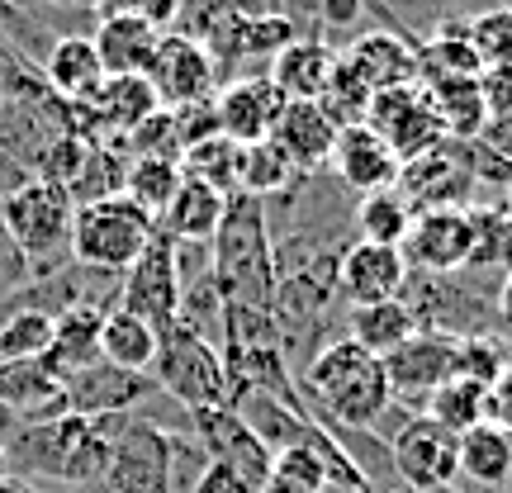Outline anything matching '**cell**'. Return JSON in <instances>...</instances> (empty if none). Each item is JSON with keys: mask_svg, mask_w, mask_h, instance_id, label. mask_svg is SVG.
<instances>
[{"mask_svg": "<svg viewBox=\"0 0 512 493\" xmlns=\"http://www.w3.org/2000/svg\"><path fill=\"white\" fill-rule=\"evenodd\" d=\"M152 380L166 399H176L185 413L195 408H223L233 403V380H228V366L214 342H204L200 332L171 323L162 332V347H157V361H152Z\"/></svg>", "mask_w": 512, "mask_h": 493, "instance_id": "obj_6", "label": "cell"}, {"mask_svg": "<svg viewBox=\"0 0 512 493\" xmlns=\"http://www.w3.org/2000/svg\"><path fill=\"white\" fill-rule=\"evenodd\" d=\"M498 209L512 219V176H508V185H503V195H498Z\"/></svg>", "mask_w": 512, "mask_h": 493, "instance_id": "obj_54", "label": "cell"}, {"mask_svg": "<svg viewBox=\"0 0 512 493\" xmlns=\"http://www.w3.org/2000/svg\"><path fill=\"white\" fill-rule=\"evenodd\" d=\"M110 309H91V304H72L53 318V347H48V366L72 380L76 370H86L100 361V323H105Z\"/></svg>", "mask_w": 512, "mask_h": 493, "instance_id": "obj_29", "label": "cell"}, {"mask_svg": "<svg viewBox=\"0 0 512 493\" xmlns=\"http://www.w3.org/2000/svg\"><path fill=\"white\" fill-rule=\"evenodd\" d=\"M494 318L498 328H512V271L498 280V294H494Z\"/></svg>", "mask_w": 512, "mask_h": 493, "instance_id": "obj_50", "label": "cell"}, {"mask_svg": "<svg viewBox=\"0 0 512 493\" xmlns=\"http://www.w3.org/2000/svg\"><path fill=\"white\" fill-rule=\"evenodd\" d=\"M181 171L190 176V181H204L214 185L219 195H238V181H242V147L228 143L223 133H209V138H200V143H190L181 152Z\"/></svg>", "mask_w": 512, "mask_h": 493, "instance_id": "obj_35", "label": "cell"}, {"mask_svg": "<svg viewBox=\"0 0 512 493\" xmlns=\"http://www.w3.org/2000/svg\"><path fill=\"white\" fill-rule=\"evenodd\" d=\"M503 366H508V342H503L498 332H475V337H460L456 342V375L460 380H475L489 389Z\"/></svg>", "mask_w": 512, "mask_h": 493, "instance_id": "obj_44", "label": "cell"}, {"mask_svg": "<svg viewBox=\"0 0 512 493\" xmlns=\"http://www.w3.org/2000/svg\"><path fill=\"white\" fill-rule=\"evenodd\" d=\"M403 285H408V261H403L399 247L356 238L337 256V299H347L351 309L403 299Z\"/></svg>", "mask_w": 512, "mask_h": 493, "instance_id": "obj_18", "label": "cell"}, {"mask_svg": "<svg viewBox=\"0 0 512 493\" xmlns=\"http://www.w3.org/2000/svg\"><path fill=\"white\" fill-rule=\"evenodd\" d=\"M271 479L294 484V489H304V493H323L328 489V465L313 456V451H304V446H290V451H275L271 456Z\"/></svg>", "mask_w": 512, "mask_h": 493, "instance_id": "obj_45", "label": "cell"}, {"mask_svg": "<svg viewBox=\"0 0 512 493\" xmlns=\"http://www.w3.org/2000/svg\"><path fill=\"white\" fill-rule=\"evenodd\" d=\"M0 408L15 427L67 413V380L48 361H0Z\"/></svg>", "mask_w": 512, "mask_h": 493, "instance_id": "obj_21", "label": "cell"}, {"mask_svg": "<svg viewBox=\"0 0 512 493\" xmlns=\"http://www.w3.org/2000/svg\"><path fill=\"white\" fill-rule=\"evenodd\" d=\"M86 105L95 110L100 128H110L119 138L138 133L152 114L162 110V105H157V91L147 86V76H105V86H100Z\"/></svg>", "mask_w": 512, "mask_h": 493, "instance_id": "obj_31", "label": "cell"}, {"mask_svg": "<svg viewBox=\"0 0 512 493\" xmlns=\"http://www.w3.org/2000/svg\"><path fill=\"white\" fill-rule=\"evenodd\" d=\"M271 143L290 157L299 176H313V171H328L337 128H332L328 114L318 110V100H285V110H280V119L271 128Z\"/></svg>", "mask_w": 512, "mask_h": 493, "instance_id": "obj_22", "label": "cell"}, {"mask_svg": "<svg viewBox=\"0 0 512 493\" xmlns=\"http://www.w3.org/2000/svg\"><path fill=\"white\" fill-rule=\"evenodd\" d=\"M484 422L512 432V361L498 370V380L484 389Z\"/></svg>", "mask_w": 512, "mask_h": 493, "instance_id": "obj_46", "label": "cell"}, {"mask_svg": "<svg viewBox=\"0 0 512 493\" xmlns=\"http://www.w3.org/2000/svg\"><path fill=\"white\" fill-rule=\"evenodd\" d=\"M299 384V399L318 422L328 427H361L375 432L380 418L394 408V389L384 375V361L370 356L366 347H356L351 337L323 342L313 351L304 370L294 375Z\"/></svg>", "mask_w": 512, "mask_h": 493, "instance_id": "obj_1", "label": "cell"}, {"mask_svg": "<svg viewBox=\"0 0 512 493\" xmlns=\"http://www.w3.org/2000/svg\"><path fill=\"white\" fill-rule=\"evenodd\" d=\"M157 238V219L138 209L128 195H110L95 204H76L72 219V261L95 275H124L147 242Z\"/></svg>", "mask_w": 512, "mask_h": 493, "instance_id": "obj_5", "label": "cell"}, {"mask_svg": "<svg viewBox=\"0 0 512 493\" xmlns=\"http://www.w3.org/2000/svg\"><path fill=\"white\" fill-rule=\"evenodd\" d=\"M323 493H370V489H361V484H328Z\"/></svg>", "mask_w": 512, "mask_h": 493, "instance_id": "obj_55", "label": "cell"}, {"mask_svg": "<svg viewBox=\"0 0 512 493\" xmlns=\"http://www.w3.org/2000/svg\"><path fill=\"white\" fill-rule=\"evenodd\" d=\"M399 157L389 152L375 128L356 124V128H342L337 143H332V157H328V171L337 176V185H347L351 195H375V190H394L399 185Z\"/></svg>", "mask_w": 512, "mask_h": 493, "instance_id": "obj_20", "label": "cell"}, {"mask_svg": "<svg viewBox=\"0 0 512 493\" xmlns=\"http://www.w3.org/2000/svg\"><path fill=\"white\" fill-rule=\"evenodd\" d=\"M479 143L489 147V152H498V157L512 166V110L489 114V124H484V133H479Z\"/></svg>", "mask_w": 512, "mask_h": 493, "instance_id": "obj_49", "label": "cell"}, {"mask_svg": "<svg viewBox=\"0 0 512 493\" xmlns=\"http://www.w3.org/2000/svg\"><path fill=\"white\" fill-rule=\"evenodd\" d=\"M399 190L413 214L427 209H470L475 200V176H470V143L460 138H441V147H432L427 157L399 166Z\"/></svg>", "mask_w": 512, "mask_h": 493, "instance_id": "obj_10", "label": "cell"}, {"mask_svg": "<svg viewBox=\"0 0 512 493\" xmlns=\"http://www.w3.org/2000/svg\"><path fill=\"white\" fill-rule=\"evenodd\" d=\"M0 475H10V470H5V437H0Z\"/></svg>", "mask_w": 512, "mask_h": 493, "instance_id": "obj_56", "label": "cell"}, {"mask_svg": "<svg viewBox=\"0 0 512 493\" xmlns=\"http://www.w3.org/2000/svg\"><path fill=\"white\" fill-rule=\"evenodd\" d=\"M157 394L162 389H157L152 375L95 361V366L76 370L72 380H67V413H81V418H124V413H138Z\"/></svg>", "mask_w": 512, "mask_h": 493, "instance_id": "obj_17", "label": "cell"}, {"mask_svg": "<svg viewBox=\"0 0 512 493\" xmlns=\"http://www.w3.org/2000/svg\"><path fill=\"white\" fill-rule=\"evenodd\" d=\"M366 128H375L389 152L399 162H413V157H427L432 147H441L446 128H441L437 110L422 86H399V91H380L370 95V114H366Z\"/></svg>", "mask_w": 512, "mask_h": 493, "instance_id": "obj_13", "label": "cell"}, {"mask_svg": "<svg viewBox=\"0 0 512 493\" xmlns=\"http://www.w3.org/2000/svg\"><path fill=\"white\" fill-rule=\"evenodd\" d=\"M332 72H337V48H328L323 38H313V34L290 38L271 57V67H266V76L280 86L285 100H318V95L328 91Z\"/></svg>", "mask_w": 512, "mask_h": 493, "instance_id": "obj_24", "label": "cell"}, {"mask_svg": "<svg viewBox=\"0 0 512 493\" xmlns=\"http://www.w3.org/2000/svg\"><path fill=\"white\" fill-rule=\"evenodd\" d=\"M185 171L181 162L171 157H128V171H124V195L138 209H147L152 219H162V209L171 204V195L181 190Z\"/></svg>", "mask_w": 512, "mask_h": 493, "instance_id": "obj_37", "label": "cell"}, {"mask_svg": "<svg viewBox=\"0 0 512 493\" xmlns=\"http://www.w3.org/2000/svg\"><path fill=\"white\" fill-rule=\"evenodd\" d=\"M100 484L110 493H171V427L124 413L114 422L110 465Z\"/></svg>", "mask_w": 512, "mask_h": 493, "instance_id": "obj_7", "label": "cell"}, {"mask_svg": "<svg viewBox=\"0 0 512 493\" xmlns=\"http://www.w3.org/2000/svg\"><path fill=\"white\" fill-rule=\"evenodd\" d=\"M209 275L219 285L223 304H247V309L275 304V247L261 200H247V195L228 200V214L209 242Z\"/></svg>", "mask_w": 512, "mask_h": 493, "instance_id": "obj_3", "label": "cell"}, {"mask_svg": "<svg viewBox=\"0 0 512 493\" xmlns=\"http://www.w3.org/2000/svg\"><path fill=\"white\" fill-rule=\"evenodd\" d=\"M53 347V313L10 309L0 318V361H43Z\"/></svg>", "mask_w": 512, "mask_h": 493, "instance_id": "obj_40", "label": "cell"}, {"mask_svg": "<svg viewBox=\"0 0 512 493\" xmlns=\"http://www.w3.org/2000/svg\"><path fill=\"white\" fill-rule=\"evenodd\" d=\"M0 219H5V233L15 242V252L29 266V280L53 275L72 261L76 204L62 185H48V181H38V176L24 181L19 190L0 195Z\"/></svg>", "mask_w": 512, "mask_h": 493, "instance_id": "obj_4", "label": "cell"}, {"mask_svg": "<svg viewBox=\"0 0 512 493\" xmlns=\"http://www.w3.org/2000/svg\"><path fill=\"white\" fill-rule=\"evenodd\" d=\"M256 493H304V489H294V484H280V479H266Z\"/></svg>", "mask_w": 512, "mask_h": 493, "instance_id": "obj_52", "label": "cell"}, {"mask_svg": "<svg viewBox=\"0 0 512 493\" xmlns=\"http://www.w3.org/2000/svg\"><path fill=\"white\" fill-rule=\"evenodd\" d=\"M422 91L432 100L446 138L475 143L479 133H484L489 105H484V91H479V76H441V81H422Z\"/></svg>", "mask_w": 512, "mask_h": 493, "instance_id": "obj_30", "label": "cell"}, {"mask_svg": "<svg viewBox=\"0 0 512 493\" xmlns=\"http://www.w3.org/2000/svg\"><path fill=\"white\" fill-rule=\"evenodd\" d=\"M190 418V437L204 446V456L228 465V470H238L252 489H261L266 479H271V451L252 437V427L223 403V408H195V413H185Z\"/></svg>", "mask_w": 512, "mask_h": 493, "instance_id": "obj_16", "label": "cell"}, {"mask_svg": "<svg viewBox=\"0 0 512 493\" xmlns=\"http://www.w3.org/2000/svg\"><path fill=\"white\" fill-rule=\"evenodd\" d=\"M422 418H432L437 427L456 432V437H460V432H470V427H479V422H484V384L451 375L446 384H437V389L427 394V403H422Z\"/></svg>", "mask_w": 512, "mask_h": 493, "instance_id": "obj_39", "label": "cell"}, {"mask_svg": "<svg viewBox=\"0 0 512 493\" xmlns=\"http://www.w3.org/2000/svg\"><path fill=\"white\" fill-rule=\"evenodd\" d=\"M313 5H318V0H275V10H280V15H290L299 29H309L313 24Z\"/></svg>", "mask_w": 512, "mask_h": 493, "instance_id": "obj_51", "label": "cell"}, {"mask_svg": "<svg viewBox=\"0 0 512 493\" xmlns=\"http://www.w3.org/2000/svg\"><path fill=\"white\" fill-rule=\"evenodd\" d=\"M389 456H394V475L408 493H451L456 489V451L460 437L437 427L422 413H408V418L389 432Z\"/></svg>", "mask_w": 512, "mask_h": 493, "instance_id": "obj_8", "label": "cell"}, {"mask_svg": "<svg viewBox=\"0 0 512 493\" xmlns=\"http://www.w3.org/2000/svg\"><path fill=\"white\" fill-rule=\"evenodd\" d=\"M418 313L408 299H384V304H366V309L347 313V337L356 347H366L370 356H389L418 332Z\"/></svg>", "mask_w": 512, "mask_h": 493, "instance_id": "obj_33", "label": "cell"}, {"mask_svg": "<svg viewBox=\"0 0 512 493\" xmlns=\"http://www.w3.org/2000/svg\"><path fill=\"white\" fill-rule=\"evenodd\" d=\"M403 261L408 275H460L470 271V256H475V214L470 209H427L413 214V228L403 238Z\"/></svg>", "mask_w": 512, "mask_h": 493, "instance_id": "obj_11", "label": "cell"}, {"mask_svg": "<svg viewBox=\"0 0 512 493\" xmlns=\"http://www.w3.org/2000/svg\"><path fill=\"white\" fill-rule=\"evenodd\" d=\"M157 347H162V332L152 328V323H143L138 313H128V309L105 313V323H100V361H110L119 370L152 375Z\"/></svg>", "mask_w": 512, "mask_h": 493, "instance_id": "obj_32", "label": "cell"}, {"mask_svg": "<svg viewBox=\"0 0 512 493\" xmlns=\"http://www.w3.org/2000/svg\"><path fill=\"white\" fill-rule=\"evenodd\" d=\"M43 86L67 100V105H86L100 86H105V67L95 53L91 34H57L43 53Z\"/></svg>", "mask_w": 512, "mask_h": 493, "instance_id": "obj_23", "label": "cell"}, {"mask_svg": "<svg viewBox=\"0 0 512 493\" xmlns=\"http://www.w3.org/2000/svg\"><path fill=\"white\" fill-rule=\"evenodd\" d=\"M162 34L166 29L147 24L143 15H100L91 43H95V53H100L105 76H143Z\"/></svg>", "mask_w": 512, "mask_h": 493, "instance_id": "obj_26", "label": "cell"}, {"mask_svg": "<svg viewBox=\"0 0 512 493\" xmlns=\"http://www.w3.org/2000/svg\"><path fill=\"white\" fill-rule=\"evenodd\" d=\"M318 110L332 119V128L342 133V128H356V124H366V114H370V91H366V81L351 72L347 62L337 57V72H332L328 81V91L318 95Z\"/></svg>", "mask_w": 512, "mask_h": 493, "instance_id": "obj_42", "label": "cell"}, {"mask_svg": "<svg viewBox=\"0 0 512 493\" xmlns=\"http://www.w3.org/2000/svg\"><path fill=\"white\" fill-rule=\"evenodd\" d=\"M337 57L366 81L370 95L399 91V86H422L418 43L408 34H399V29H389V24H375V29H366L361 38H351Z\"/></svg>", "mask_w": 512, "mask_h": 493, "instance_id": "obj_19", "label": "cell"}, {"mask_svg": "<svg viewBox=\"0 0 512 493\" xmlns=\"http://www.w3.org/2000/svg\"><path fill=\"white\" fill-rule=\"evenodd\" d=\"M465 34L475 43L479 53V67L489 72V67H512V5H494V10H484L465 24Z\"/></svg>", "mask_w": 512, "mask_h": 493, "instance_id": "obj_43", "label": "cell"}, {"mask_svg": "<svg viewBox=\"0 0 512 493\" xmlns=\"http://www.w3.org/2000/svg\"><path fill=\"white\" fill-rule=\"evenodd\" d=\"M119 418H81V413H62L48 422H29L15 427L5 441V470L15 479H53V484H72V489H91L105 479L110 465V437Z\"/></svg>", "mask_w": 512, "mask_h": 493, "instance_id": "obj_2", "label": "cell"}, {"mask_svg": "<svg viewBox=\"0 0 512 493\" xmlns=\"http://www.w3.org/2000/svg\"><path fill=\"white\" fill-rule=\"evenodd\" d=\"M299 185V171H294V162L280 152V147L266 138V143H252L242 147V181H238V195H247V200H275V195H285V190H294Z\"/></svg>", "mask_w": 512, "mask_h": 493, "instance_id": "obj_36", "label": "cell"}, {"mask_svg": "<svg viewBox=\"0 0 512 493\" xmlns=\"http://www.w3.org/2000/svg\"><path fill=\"white\" fill-rule=\"evenodd\" d=\"M223 214H228V195H219L214 185L185 176L181 190L171 195V204H166L162 219H157V233L171 242H214Z\"/></svg>", "mask_w": 512, "mask_h": 493, "instance_id": "obj_28", "label": "cell"}, {"mask_svg": "<svg viewBox=\"0 0 512 493\" xmlns=\"http://www.w3.org/2000/svg\"><path fill=\"white\" fill-rule=\"evenodd\" d=\"M209 110H214V128H219L228 143L252 147L271 138L275 119L285 110V95H280V86L266 72L238 76V81H223L219 91H214Z\"/></svg>", "mask_w": 512, "mask_h": 493, "instance_id": "obj_15", "label": "cell"}, {"mask_svg": "<svg viewBox=\"0 0 512 493\" xmlns=\"http://www.w3.org/2000/svg\"><path fill=\"white\" fill-rule=\"evenodd\" d=\"M380 19H375V5L370 0H318L313 5V24H309V34L313 38H323L328 48H347L351 38H361L366 29H375Z\"/></svg>", "mask_w": 512, "mask_h": 493, "instance_id": "obj_41", "label": "cell"}, {"mask_svg": "<svg viewBox=\"0 0 512 493\" xmlns=\"http://www.w3.org/2000/svg\"><path fill=\"white\" fill-rule=\"evenodd\" d=\"M479 53L465 24H451V29H437L432 38L418 43V76L422 81H441V76H479Z\"/></svg>", "mask_w": 512, "mask_h": 493, "instance_id": "obj_38", "label": "cell"}, {"mask_svg": "<svg viewBox=\"0 0 512 493\" xmlns=\"http://www.w3.org/2000/svg\"><path fill=\"white\" fill-rule=\"evenodd\" d=\"M143 76L157 91L162 110H195V105H209L219 91V67H214L209 48L195 43L190 34H176V29H166L157 38V53H152Z\"/></svg>", "mask_w": 512, "mask_h": 493, "instance_id": "obj_9", "label": "cell"}, {"mask_svg": "<svg viewBox=\"0 0 512 493\" xmlns=\"http://www.w3.org/2000/svg\"><path fill=\"white\" fill-rule=\"evenodd\" d=\"M190 493H256V489L238 475V470H228V465H219V460H209V465H204V475L195 479V489Z\"/></svg>", "mask_w": 512, "mask_h": 493, "instance_id": "obj_47", "label": "cell"}, {"mask_svg": "<svg viewBox=\"0 0 512 493\" xmlns=\"http://www.w3.org/2000/svg\"><path fill=\"white\" fill-rule=\"evenodd\" d=\"M375 5V19L408 34L413 43L432 38L437 29H451V24H470L475 15L494 10L503 0H370Z\"/></svg>", "mask_w": 512, "mask_h": 493, "instance_id": "obj_27", "label": "cell"}, {"mask_svg": "<svg viewBox=\"0 0 512 493\" xmlns=\"http://www.w3.org/2000/svg\"><path fill=\"white\" fill-rule=\"evenodd\" d=\"M351 228L361 242H380V247H403L408 228H413V209L399 190H375V195H361L356 209H351Z\"/></svg>", "mask_w": 512, "mask_h": 493, "instance_id": "obj_34", "label": "cell"}, {"mask_svg": "<svg viewBox=\"0 0 512 493\" xmlns=\"http://www.w3.org/2000/svg\"><path fill=\"white\" fill-rule=\"evenodd\" d=\"M456 484H470L475 493H508V484H512V432L489 427V422L460 432Z\"/></svg>", "mask_w": 512, "mask_h": 493, "instance_id": "obj_25", "label": "cell"}, {"mask_svg": "<svg viewBox=\"0 0 512 493\" xmlns=\"http://www.w3.org/2000/svg\"><path fill=\"white\" fill-rule=\"evenodd\" d=\"M114 309L138 313L143 323L166 332L181 318V275H176V256H171V238L147 242V252L119 275V304Z\"/></svg>", "mask_w": 512, "mask_h": 493, "instance_id": "obj_12", "label": "cell"}, {"mask_svg": "<svg viewBox=\"0 0 512 493\" xmlns=\"http://www.w3.org/2000/svg\"><path fill=\"white\" fill-rule=\"evenodd\" d=\"M503 337H508V361H512V328H503Z\"/></svg>", "mask_w": 512, "mask_h": 493, "instance_id": "obj_57", "label": "cell"}, {"mask_svg": "<svg viewBox=\"0 0 512 493\" xmlns=\"http://www.w3.org/2000/svg\"><path fill=\"white\" fill-rule=\"evenodd\" d=\"M456 342L460 337H451V332L418 328L403 347L380 356L389 389H394V403H413V413H422L427 394L456 375Z\"/></svg>", "mask_w": 512, "mask_h": 493, "instance_id": "obj_14", "label": "cell"}, {"mask_svg": "<svg viewBox=\"0 0 512 493\" xmlns=\"http://www.w3.org/2000/svg\"><path fill=\"white\" fill-rule=\"evenodd\" d=\"M479 91H484L489 114L512 110V67H489V72H479Z\"/></svg>", "mask_w": 512, "mask_h": 493, "instance_id": "obj_48", "label": "cell"}, {"mask_svg": "<svg viewBox=\"0 0 512 493\" xmlns=\"http://www.w3.org/2000/svg\"><path fill=\"white\" fill-rule=\"evenodd\" d=\"M0 493H29V489H24V479H15V475H0Z\"/></svg>", "mask_w": 512, "mask_h": 493, "instance_id": "obj_53", "label": "cell"}]
</instances>
